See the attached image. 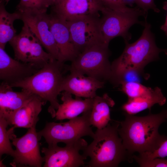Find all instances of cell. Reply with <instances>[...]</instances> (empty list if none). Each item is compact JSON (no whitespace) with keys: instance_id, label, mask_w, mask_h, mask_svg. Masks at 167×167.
Here are the masks:
<instances>
[{"instance_id":"836d02e7","label":"cell","mask_w":167,"mask_h":167,"mask_svg":"<svg viewBox=\"0 0 167 167\" xmlns=\"http://www.w3.org/2000/svg\"><path fill=\"white\" fill-rule=\"evenodd\" d=\"M10 0H5V3H6V4L8 3L9 2Z\"/></svg>"},{"instance_id":"d6986e66","label":"cell","mask_w":167,"mask_h":167,"mask_svg":"<svg viewBox=\"0 0 167 167\" xmlns=\"http://www.w3.org/2000/svg\"><path fill=\"white\" fill-rule=\"evenodd\" d=\"M46 103L39 96L33 94L16 113L11 126L17 127L30 128L36 125L42 106Z\"/></svg>"},{"instance_id":"9a60e30c","label":"cell","mask_w":167,"mask_h":167,"mask_svg":"<svg viewBox=\"0 0 167 167\" xmlns=\"http://www.w3.org/2000/svg\"><path fill=\"white\" fill-rule=\"evenodd\" d=\"M64 76L60 87V92L66 91L75 96L93 98L96 92L102 88L104 82L75 71Z\"/></svg>"},{"instance_id":"e0dca14e","label":"cell","mask_w":167,"mask_h":167,"mask_svg":"<svg viewBox=\"0 0 167 167\" xmlns=\"http://www.w3.org/2000/svg\"><path fill=\"white\" fill-rule=\"evenodd\" d=\"M10 85L2 82L0 85V118L11 126L16 113L33 94L26 90H13Z\"/></svg>"},{"instance_id":"2e32d148","label":"cell","mask_w":167,"mask_h":167,"mask_svg":"<svg viewBox=\"0 0 167 167\" xmlns=\"http://www.w3.org/2000/svg\"><path fill=\"white\" fill-rule=\"evenodd\" d=\"M39 69L30 64L11 58L0 48V79L9 85L21 81Z\"/></svg>"},{"instance_id":"8fae6325","label":"cell","mask_w":167,"mask_h":167,"mask_svg":"<svg viewBox=\"0 0 167 167\" xmlns=\"http://www.w3.org/2000/svg\"><path fill=\"white\" fill-rule=\"evenodd\" d=\"M86 141L82 139L76 143L66 145L63 147L57 144L42 148L44 154V167H78L84 166L87 157L79 151L88 145Z\"/></svg>"},{"instance_id":"7a4b0ae2","label":"cell","mask_w":167,"mask_h":167,"mask_svg":"<svg viewBox=\"0 0 167 167\" xmlns=\"http://www.w3.org/2000/svg\"><path fill=\"white\" fill-rule=\"evenodd\" d=\"M119 121L109 122L105 127L97 129L92 142L82 150L89 157L90 167H116L122 161H133V155L125 148L118 132Z\"/></svg>"},{"instance_id":"484cf974","label":"cell","mask_w":167,"mask_h":167,"mask_svg":"<svg viewBox=\"0 0 167 167\" xmlns=\"http://www.w3.org/2000/svg\"><path fill=\"white\" fill-rule=\"evenodd\" d=\"M148 74L144 72L143 70H131L122 73L116 80L114 85H118L126 82L140 83L143 79H146L149 77Z\"/></svg>"},{"instance_id":"5b68a950","label":"cell","mask_w":167,"mask_h":167,"mask_svg":"<svg viewBox=\"0 0 167 167\" xmlns=\"http://www.w3.org/2000/svg\"><path fill=\"white\" fill-rule=\"evenodd\" d=\"M91 110L84 112L81 116L70 119L66 122H47L44 128L37 132L39 139H41L43 137L48 146H50L57 144L59 142L66 145L72 144L85 136L93 138L95 133L91 126Z\"/></svg>"},{"instance_id":"603a6c76","label":"cell","mask_w":167,"mask_h":167,"mask_svg":"<svg viewBox=\"0 0 167 167\" xmlns=\"http://www.w3.org/2000/svg\"><path fill=\"white\" fill-rule=\"evenodd\" d=\"M8 122L4 119L0 118V157L4 154L10 155L13 157L15 153L10 142L11 134L14 132L15 128L12 126L7 130Z\"/></svg>"},{"instance_id":"d6a6232c","label":"cell","mask_w":167,"mask_h":167,"mask_svg":"<svg viewBox=\"0 0 167 167\" xmlns=\"http://www.w3.org/2000/svg\"><path fill=\"white\" fill-rule=\"evenodd\" d=\"M59 0H46L49 6H52L56 4Z\"/></svg>"},{"instance_id":"3957f363","label":"cell","mask_w":167,"mask_h":167,"mask_svg":"<svg viewBox=\"0 0 167 167\" xmlns=\"http://www.w3.org/2000/svg\"><path fill=\"white\" fill-rule=\"evenodd\" d=\"M58 60L52 59L32 75L10 86L26 90L39 96L50 105L48 112L52 118L60 105L58 96L63 79V74L68 70V66Z\"/></svg>"},{"instance_id":"7c38bea8","label":"cell","mask_w":167,"mask_h":167,"mask_svg":"<svg viewBox=\"0 0 167 167\" xmlns=\"http://www.w3.org/2000/svg\"><path fill=\"white\" fill-rule=\"evenodd\" d=\"M20 13V12H19ZM21 19L54 59L58 60V49L49 28V14L46 13H20Z\"/></svg>"},{"instance_id":"cb8c5ba5","label":"cell","mask_w":167,"mask_h":167,"mask_svg":"<svg viewBox=\"0 0 167 167\" xmlns=\"http://www.w3.org/2000/svg\"><path fill=\"white\" fill-rule=\"evenodd\" d=\"M49 7L46 0H20L16 8L20 13H46Z\"/></svg>"},{"instance_id":"83f0119b","label":"cell","mask_w":167,"mask_h":167,"mask_svg":"<svg viewBox=\"0 0 167 167\" xmlns=\"http://www.w3.org/2000/svg\"><path fill=\"white\" fill-rule=\"evenodd\" d=\"M103 9L118 11H126L130 9L123 0H96Z\"/></svg>"},{"instance_id":"9c48e42d","label":"cell","mask_w":167,"mask_h":167,"mask_svg":"<svg viewBox=\"0 0 167 167\" xmlns=\"http://www.w3.org/2000/svg\"><path fill=\"white\" fill-rule=\"evenodd\" d=\"M36 125L28 129L26 134L18 138L14 132L10 139L15 147L13 162L10 164L13 167H41L44 162L40 150L39 139L36 132Z\"/></svg>"},{"instance_id":"ba28073f","label":"cell","mask_w":167,"mask_h":167,"mask_svg":"<svg viewBox=\"0 0 167 167\" xmlns=\"http://www.w3.org/2000/svg\"><path fill=\"white\" fill-rule=\"evenodd\" d=\"M23 23L20 32L9 42L14 50L15 59L40 69L54 59L49 53L43 50L27 24Z\"/></svg>"},{"instance_id":"4316f807","label":"cell","mask_w":167,"mask_h":167,"mask_svg":"<svg viewBox=\"0 0 167 167\" xmlns=\"http://www.w3.org/2000/svg\"><path fill=\"white\" fill-rule=\"evenodd\" d=\"M167 156V139L165 140L160 147L152 152H146L136 156L135 159L137 161H144L160 157Z\"/></svg>"},{"instance_id":"4fadbf2b","label":"cell","mask_w":167,"mask_h":167,"mask_svg":"<svg viewBox=\"0 0 167 167\" xmlns=\"http://www.w3.org/2000/svg\"><path fill=\"white\" fill-rule=\"evenodd\" d=\"M49 17L50 30L58 49V60L71 62L80 53L72 42L67 21L52 12Z\"/></svg>"},{"instance_id":"7402d4cb","label":"cell","mask_w":167,"mask_h":167,"mask_svg":"<svg viewBox=\"0 0 167 167\" xmlns=\"http://www.w3.org/2000/svg\"><path fill=\"white\" fill-rule=\"evenodd\" d=\"M5 0H0V48L5 49L8 42L16 35L14 22L21 19V14L16 11L13 13L8 12L5 9Z\"/></svg>"},{"instance_id":"1f68e13d","label":"cell","mask_w":167,"mask_h":167,"mask_svg":"<svg viewBox=\"0 0 167 167\" xmlns=\"http://www.w3.org/2000/svg\"><path fill=\"white\" fill-rule=\"evenodd\" d=\"M125 5L132 7L135 4H136L137 0H123Z\"/></svg>"},{"instance_id":"52a82bcc","label":"cell","mask_w":167,"mask_h":167,"mask_svg":"<svg viewBox=\"0 0 167 167\" xmlns=\"http://www.w3.org/2000/svg\"><path fill=\"white\" fill-rule=\"evenodd\" d=\"M109 45H95L80 53L68 66L70 71L86 75L98 80L110 81L111 64L109 61Z\"/></svg>"},{"instance_id":"ffe728a7","label":"cell","mask_w":167,"mask_h":167,"mask_svg":"<svg viewBox=\"0 0 167 167\" xmlns=\"http://www.w3.org/2000/svg\"><path fill=\"white\" fill-rule=\"evenodd\" d=\"M166 101V99L161 89L156 87L144 95L128 99L127 102L122 105L121 109L124 113L134 115L147 109L150 110L151 107L156 104L162 106Z\"/></svg>"},{"instance_id":"8992f818","label":"cell","mask_w":167,"mask_h":167,"mask_svg":"<svg viewBox=\"0 0 167 167\" xmlns=\"http://www.w3.org/2000/svg\"><path fill=\"white\" fill-rule=\"evenodd\" d=\"M100 27L103 43L109 45V42L118 36L122 37L125 43L131 39L129 29L133 25L139 24L144 26L145 21L139 20V17L147 19L148 14L136 6L126 11L103 9L101 12Z\"/></svg>"},{"instance_id":"ac0fdd59","label":"cell","mask_w":167,"mask_h":167,"mask_svg":"<svg viewBox=\"0 0 167 167\" xmlns=\"http://www.w3.org/2000/svg\"><path fill=\"white\" fill-rule=\"evenodd\" d=\"M62 96V103L60 104L56 111L55 117L56 120H70L92 109L93 98L83 100L80 97L75 96L74 99L72 94L66 91H63Z\"/></svg>"},{"instance_id":"44dd1931","label":"cell","mask_w":167,"mask_h":167,"mask_svg":"<svg viewBox=\"0 0 167 167\" xmlns=\"http://www.w3.org/2000/svg\"><path fill=\"white\" fill-rule=\"evenodd\" d=\"M115 104L114 101L107 93L101 96H96L93 98L90 122L91 125L101 129L105 127L111 120L110 108Z\"/></svg>"},{"instance_id":"277c9868","label":"cell","mask_w":167,"mask_h":167,"mask_svg":"<svg viewBox=\"0 0 167 167\" xmlns=\"http://www.w3.org/2000/svg\"><path fill=\"white\" fill-rule=\"evenodd\" d=\"M144 29L140 37L131 43H125V47L121 55L111 64V76L110 82L113 84L124 72L131 70H143L150 62L159 59V54L167 49L158 48L151 25L145 19Z\"/></svg>"},{"instance_id":"d4e9b609","label":"cell","mask_w":167,"mask_h":167,"mask_svg":"<svg viewBox=\"0 0 167 167\" xmlns=\"http://www.w3.org/2000/svg\"><path fill=\"white\" fill-rule=\"evenodd\" d=\"M121 85V91L127 96L128 99L135 98L144 95L152 89L151 88L137 82H124Z\"/></svg>"},{"instance_id":"f546056e","label":"cell","mask_w":167,"mask_h":167,"mask_svg":"<svg viewBox=\"0 0 167 167\" xmlns=\"http://www.w3.org/2000/svg\"><path fill=\"white\" fill-rule=\"evenodd\" d=\"M137 6L148 14L149 10H152L155 12L159 13L160 11L155 4L154 0H137Z\"/></svg>"},{"instance_id":"f1b7e54d","label":"cell","mask_w":167,"mask_h":167,"mask_svg":"<svg viewBox=\"0 0 167 167\" xmlns=\"http://www.w3.org/2000/svg\"><path fill=\"white\" fill-rule=\"evenodd\" d=\"M137 162L141 167H167V159L165 158L157 157Z\"/></svg>"},{"instance_id":"5bb4252c","label":"cell","mask_w":167,"mask_h":167,"mask_svg":"<svg viewBox=\"0 0 167 167\" xmlns=\"http://www.w3.org/2000/svg\"><path fill=\"white\" fill-rule=\"evenodd\" d=\"M103 8L96 0H59L52 12L66 21L90 15H99Z\"/></svg>"},{"instance_id":"30bf717a","label":"cell","mask_w":167,"mask_h":167,"mask_svg":"<svg viewBox=\"0 0 167 167\" xmlns=\"http://www.w3.org/2000/svg\"><path fill=\"white\" fill-rule=\"evenodd\" d=\"M100 18L99 15H90L67 21L72 42L79 53L95 45L104 44Z\"/></svg>"},{"instance_id":"4dcf8cb0","label":"cell","mask_w":167,"mask_h":167,"mask_svg":"<svg viewBox=\"0 0 167 167\" xmlns=\"http://www.w3.org/2000/svg\"><path fill=\"white\" fill-rule=\"evenodd\" d=\"M163 8L166 11L167 15L165 23L161 26L160 29L165 32L167 37V1L163 2Z\"/></svg>"},{"instance_id":"6da1fadb","label":"cell","mask_w":167,"mask_h":167,"mask_svg":"<svg viewBox=\"0 0 167 167\" xmlns=\"http://www.w3.org/2000/svg\"><path fill=\"white\" fill-rule=\"evenodd\" d=\"M124 114L125 120L119 122L118 132L124 148L130 154L152 152L167 139V136L158 132L160 125L166 121L167 110L144 116Z\"/></svg>"}]
</instances>
